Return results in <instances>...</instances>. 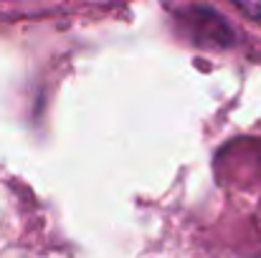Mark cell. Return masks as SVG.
<instances>
[{
  "mask_svg": "<svg viewBox=\"0 0 261 258\" xmlns=\"http://www.w3.org/2000/svg\"><path fill=\"white\" fill-rule=\"evenodd\" d=\"M231 5H236L241 13H246L249 18L261 23V0H228Z\"/></svg>",
  "mask_w": 261,
  "mask_h": 258,
  "instance_id": "6da1fadb",
  "label": "cell"
}]
</instances>
